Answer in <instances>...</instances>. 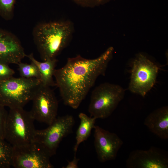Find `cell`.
<instances>
[{"label":"cell","instance_id":"1","mask_svg":"<svg viewBox=\"0 0 168 168\" xmlns=\"http://www.w3.org/2000/svg\"><path fill=\"white\" fill-rule=\"evenodd\" d=\"M114 50L113 47H110L94 59L79 55L69 58L64 66L55 69L56 86L65 105L74 109L78 108L98 77L105 75Z\"/></svg>","mask_w":168,"mask_h":168},{"label":"cell","instance_id":"2","mask_svg":"<svg viewBox=\"0 0 168 168\" xmlns=\"http://www.w3.org/2000/svg\"><path fill=\"white\" fill-rule=\"evenodd\" d=\"M74 32L73 23L68 20L39 23L34 28L33 36L41 59L56 58L69 44Z\"/></svg>","mask_w":168,"mask_h":168},{"label":"cell","instance_id":"3","mask_svg":"<svg viewBox=\"0 0 168 168\" xmlns=\"http://www.w3.org/2000/svg\"><path fill=\"white\" fill-rule=\"evenodd\" d=\"M41 84L40 79L13 77L0 81V104L10 108H24Z\"/></svg>","mask_w":168,"mask_h":168},{"label":"cell","instance_id":"4","mask_svg":"<svg viewBox=\"0 0 168 168\" xmlns=\"http://www.w3.org/2000/svg\"><path fill=\"white\" fill-rule=\"evenodd\" d=\"M125 90L119 85L101 83L92 91L88 111L90 116L104 119L110 116L124 98Z\"/></svg>","mask_w":168,"mask_h":168},{"label":"cell","instance_id":"5","mask_svg":"<svg viewBox=\"0 0 168 168\" xmlns=\"http://www.w3.org/2000/svg\"><path fill=\"white\" fill-rule=\"evenodd\" d=\"M30 111L24 108H10L6 122L5 139L12 146L33 142L36 129Z\"/></svg>","mask_w":168,"mask_h":168},{"label":"cell","instance_id":"6","mask_svg":"<svg viewBox=\"0 0 168 168\" xmlns=\"http://www.w3.org/2000/svg\"><path fill=\"white\" fill-rule=\"evenodd\" d=\"M75 123L72 115L57 117L47 128L36 130L32 142L38 144L51 157L56 154L62 139L72 132Z\"/></svg>","mask_w":168,"mask_h":168},{"label":"cell","instance_id":"7","mask_svg":"<svg viewBox=\"0 0 168 168\" xmlns=\"http://www.w3.org/2000/svg\"><path fill=\"white\" fill-rule=\"evenodd\" d=\"M159 68L144 55H137L133 61L129 90L144 97L156 82Z\"/></svg>","mask_w":168,"mask_h":168},{"label":"cell","instance_id":"8","mask_svg":"<svg viewBox=\"0 0 168 168\" xmlns=\"http://www.w3.org/2000/svg\"><path fill=\"white\" fill-rule=\"evenodd\" d=\"M31 101L30 112L35 120L49 125L57 118L58 102L50 87L41 83Z\"/></svg>","mask_w":168,"mask_h":168},{"label":"cell","instance_id":"9","mask_svg":"<svg viewBox=\"0 0 168 168\" xmlns=\"http://www.w3.org/2000/svg\"><path fill=\"white\" fill-rule=\"evenodd\" d=\"M12 147V166L14 168L54 167L50 162V157L35 142Z\"/></svg>","mask_w":168,"mask_h":168},{"label":"cell","instance_id":"10","mask_svg":"<svg viewBox=\"0 0 168 168\" xmlns=\"http://www.w3.org/2000/svg\"><path fill=\"white\" fill-rule=\"evenodd\" d=\"M94 130V146L99 161L101 162L114 160L123 144L121 139L111 133L96 125Z\"/></svg>","mask_w":168,"mask_h":168},{"label":"cell","instance_id":"11","mask_svg":"<svg viewBox=\"0 0 168 168\" xmlns=\"http://www.w3.org/2000/svg\"><path fill=\"white\" fill-rule=\"evenodd\" d=\"M126 164L128 168H168V157L162 150L151 147L147 150L132 151Z\"/></svg>","mask_w":168,"mask_h":168},{"label":"cell","instance_id":"12","mask_svg":"<svg viewBox=\"0 0 168 168\" xmlns=\"http://www.w3.org/2000/svg\"><path fill=\"white\" fill-rule=\"evenodd\" d=\"M26 55L18 38L0 27V63L17 64Z\"/></svg>","mask_w":168,"mask_h":168},{"label":"cell","instance_id":"13","mask_svg":"<svg viewBox=\"0 0 168 168\" xmlns=\"http://www.w3.org/2000/svg\"><path fill=\"white\" fill-rule=\"evenodd\" d=\"M144 124L152 133L163 139L168 138V107L155 110L146 118Z\"/></svg>","mask_w":168,"mask_h":168},{"label":"cell","instance_id":"14","mask_svg":"<svg viewBox=\"0 0 168 168\" xmlns=\"http://www.w3.org/2000/svg\"><path fill=\"white\" fill-rule=\"evenodd\" d=\"M26 56L37 67L40 74L41 83L50 87L56 86L53 77L58 61L57 59H49L40 62L35 59L32 53L26 55Z\"/></svg>","mask_w":168,"mask_h":168},{"label":"cell","instance_id":"15","mask_svg":"<svg viewBox=\"0 0 168 168\" xmlns=\"http://www.w3.org/2000/svg\"><path fill=\"white\" fill-rule=\"evenodd\" d=\"M80 120L79 126L76 133V142L73 150L76 153L80 144L86 141L90 136L92 129L95 126L96 119L93 117L88 116L85 114L81 113L78 115Z\"/></svg>","mask_w":168,"mask_h":168},{"label":"cell","instance_id":"16","mask_svg":"<svg viewBox=\"0 0 168 168\" xmlns=\"http://www.w3.org/2000/svg\"><path fill=\"white\" fill-rule=\"evenodd\" d=\"M13 148L5 139H0V168L12 166Z\"/></svg>","mask_w":168,"mask_h":168},{"label":"cell","instance_id":"17","mask_svg":"<svg viewBox=\"0 0 168 168\" xmlns=\"http://www.w3.org/2000/svg\"><path fill=\"white\" fill-rule=\"evenodd\" d=\"M17 65L21 77L26 78H36L40 80V75L39 70L33 63L31 62L30 64H28L21 62Z\"/></svg>","mask_w":168,"mask_h":168},{"label":"cell","instance_id":"18","mask_svg":"<svg viewBox=\"0 0 168 168\" xmlns=\"http://www.w3.org/2000/svg\"><path fill=\"white\" fill-rule=\"evenodd\" d=\"M16 0H0V16L6 20L12 19L14 16Z\"/></svg>","mask_w":168,"mask_h":168},{"label":"cell","instance_id":"19","mask_svg":"<svg viewBox=\"0 0 168 168\" xmlns=\"http://www.w3.org/2000/svg\"><path fill=\"white\" fill-rule=\"evenodd\" d=\"M81 7H94L104 4L111 0H69Z\"/></svg>","mask_w":168,"mask_h":168},{"label":"cell","instance_id":"20","mask_svg":"<svg viewBox=\"0 0 168 168\" xmlns=\"http://www.w3.org/2000/svg\"><path fill=\"white\" fill-rule=\"evenodd\" d=\"M4 106L0 104V139H5V128L8 113Z\"/></svg>","mask_w":168,"mask_h":168},{"label":"cell","instance_id":"21","mask_svg":"<svg viewBox=\"0 0 168 168\" xmlns=\"http://www.w3.org/2000/svg\"><path fill=\"white\" fill-rule=\"evenodd\" d=\"M15 73L14 71L8 64L0 63V81L5 80L13 77Z\"/></svg>","mask_w":168,"mask_h":168},{"label":"cell","instance_id":"22","mask_svg":"<svg viewBox=\"0 0 168 168\" xmlns=\"http://www.w3.org/2000/svg\"><path fill=\"white\" fill-rule=\"evenodd\" d=\"M76 153L74 152V156L73 159L71 161L68 162V164L65 166L63 167V168H78V162L79 159L77 158L76 156Z\"/></svg>","mask_w":168,"mask_h":168}]
</instances>
